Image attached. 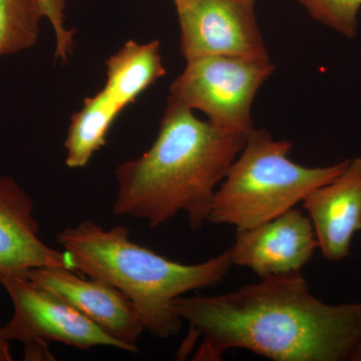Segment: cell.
Segmentation results:
<instances>
[{"label": "cell", "mask_w": 361, "mask_h": 361, "mask_svg": "<svg viewBox=\"0 0 361 361\" xmlns=\"http://www.w3.org/2000/svg\"><path fill=\"white\" fill-rule=\"evenodd\" d=\"M173 308L190 325L183 353L202 338L195 360H221L230 349L277 361L350 360L361 342V302H322L300 271L222 295L180 296Z\"/></svg>", "instance_id": "obj_1"}, {"label": "cell", "mask_w": 361, "mask_h": 361, "mask_svg": "<svg viewBox=\"0 0 361 361\" xmlns=\"http://www.w3.org/2000/svg\"><path fill=\"white\" fill-rule=\"evenodd\" d=\"M169 97L151 148L116 170V215L147 221L151 228L185 212L190 227L208 221L216 186L245 146V135L230 134L194 116Z\"/></svg>", "instance_id": "obj_2"}, {"label": "cell", "mask_w": 361, "mask_h": 361, "mask_svg": "<svg viewBox=\"0 0 361 361\" xmlns=\"http://www.w3.org/2000/svg\"><path fill=\"white\" fill-rule=\"evenodd\" d=\"M125 226L104 229L90 221L59 233L73 269L116 287L130 299L145 329L160 338L176 336L183 320L173 303L187 292L219 283L232 265L230 251L187 265L130 241Z\"/></svg>", "instance_id": "obj_3"}, {"label": "cell", "mask_w": 361, "mask_h": 361, "mask_svg": "<svg viewBox=\"0 0 361 361\" xmlns=\"http://www.w3.org/2000/svg\"><path fill=\"white\" fill-rule=\"evenodd\" d=\"M292 144L265 130L247 135L241 156L233 161L216 190L209 222L237 231L251 229L290 210L315 188L338 177L349 161L329 167L307 168L288 158Z\"/></svg>", "instance_id": "obj_4"}, {"label": "cell", "mask_w": 361, "mask_h": 361, "mask_svg": "<svg viewBox=\"0 0 361 361\" xmlns=\"http://www.w3.org/2000/svg\"><path fill=\"white\" fill-rule=\"evenodd\" d=\"M274 70L269 59L202 56L187 61L171 85L170 97L191 110L203 111L220 130L247 137L254 130V97Z\"/></svg>", "instance_id": "obj_5"}, {"label": "cell", "mask_w": 361, "mask_h": 361, "mask_svg": "<svg viewBox=\"0 0 361 361\" xmlns=\"http://www.w3.org/2000/svg\"><path fill=\"white\" fill-rule=\"evenodd\" d=\"M0 283L13 300L14 313L4 327L9 341L25 345V360H54L51 342L78 349L120 344L61 297L28 279L0 275Z\"/></svg>", "instance_id": "obj_6"}, {"label": "cell", "mask_w": 361, "mask_h": 361, "mask_svg": "<svg viewBox=\"0 0 361 361\" xmlns=\"http://www.w3.org/2000/svg\"><path fill=\"white\" fill-rule=\"evenodd\" d=\"M176 8L180 51L187 61L210 56L269 59L254 4L243 0H188Z\"/></svg>", "instance_id": "obj_7"}, {"label": "cell", "mask_w": 361, "mask_h": 361, "mask_svg": "<svg viewBox=\"0 0 361 361\" xmlns=\"http://www.w3.org/2000/svg\"><path fill=\"white\" fill-rule=\"evenodd\" d=\"M27 277L89 318L118 342L122 350H137L144 323L134 303L122 291L101 280L85 279L77 271L61 266L35 268Z\"/></svg>", "instance_id": "obj_8"}, {"label": "cell", "mask_w": 361, "mask_h": 361, "mask_svg": "<svg viewBox=\"0 0 361 361\" xmlns=\"http://www.w3.org/2000/svg\"><path fill=\"white\" fill-rule=\"evenodd\" d=\"M318 247L310 218L292 208L275 219L237 231L230 251L232 264L265 278L300 271Z\"/></svg>", "instance_id": "obj_9"}, {"label": "cell", "mask_w": 361, "mask_h": 361, "mask_svg": "<svg viewBox=\"0 0 361 361\" xmlns=\"http://www.w3.org/2000/svg\"><path fill=\"white\" fill-rule=\"evenodd\" d=\"M33 208L32 198L16 180L0 178V275L27 277L30 270L44 266L73 269L66 252L39 239Z\"/></svg>", "instance_id": "obj_10"}, {"label": "cell", "mask_w": 361, "mask_h": 361, "mask_svg": "<svg viewBox=\"0 0 361 361\" xmlns=\"http://www.w3.org/2000/svg\"><path fill=\"white\" fill-rule=\"evenodd\" d=\"M303 204L323 256L334 262L348 257L361 230V158L349 161L338 177L312 190Z\"/></svg>", "instance_id": "obj_11"}, {"label": "cell", "mask_w": 361, "mask_h": 361, "mask_svg": "<svg viewBox=\"0 0 361 361\" xmlns=\"http://www.w3.org/2000/svg\"><path fill=\"white\" fill-rule=\"evenodd\" d=\"M165 75L158 40L148 44L129 40L106 61L104 90L123 111Z\"/></svg>", "instance_id": "obj_12"}, {"label": "cell", "mask_w": 361, "mask_h": 361, "mask_svg": "<svg viewBox=\"0 0 361 361\" xmlns=\"http://www.w3.org/2000/svg\"><path fill=\"white\" fill-rule=\"evenodd\" d=\"M122 109L104 89L85 99L71 116L65 144L66 164L71 169L87 166L92 157L106 146V135Z\"/></svg>", "instance_id": "obj_13"}, {"label": "cell", "mask_w": 361, "mask_h": 361, "mask_svg": "<svg viewBox=\"0 0 361 361\" xmlns=\"http://www.w3.org/2000/svg\"><path fill=\"white\" fill-rule=\"evenodd\" d=\"M44 18L39 0H0V56L32 47Z\"/></svg>", "instance_id": "obj_14"}, {"label": "cell", "mask_w": 361, "mask_h": 361, "mask_svg": "<svg viewBox=\"0 0 361 361\" xmlns=\"http://www.w3.org/2000/svg\"><path fill=\"white\" fill-rule=\"evenodd\" d=\"M312 16L346 37L357 35L361 0H298Z\"/></svg>", "instance_id": "obj_15"}, {"label": "cell", "mask_w": 361, "mask_h": 361, "mask_svg": "<svg viewBox=\"0 0 361 361\" xmlns=\"http://www.w3.org/2000/svg\"><path fill=\"white\" fill-rule=\"evenodd\" d=\"M45 18L49 20L56 37V59L66 61L73 51V32L65 21L66 0H39Z\"/></svg>", "instance_id": "obj_16"}, {"label": "cell", "mask_w": 361, "mask_h": 361, "mask_svg": "<svg viewBox=\"0 0 361 361\" xmlns=\"http://www.w3.org/2000/svg\"><path fill=\"white\" fill-rule=\"evenodd\" d=\"M9 339L7 338L4 327H0V361H11V353H9Z\"/></svg>", "instance_id": "obj_17"}, {"label": "cell", "mask_w": 361, "mask_h": 361, "mask_svg": "<svg viewBox=\"0 0 361 361\" xmlns=\"http://www.w3.org/2000/svg\"><path fill=\"white\" fill-rule=\"evenodd\" d=\"M173 1H174L175 6H180V4H185L188 0H173Z\"/></svg>", "instance_id": "obj_18"}, {"label": "cell", "mask_w": 361, "mask_h": 361, "mask_svg": "<svg viewBox=\"0 0 361 361\" xmlns=\"http://www.w3.org/2000/svg\"><path fill=\"white\" fill-rule=\"evenodd\" d=\"M243 1L248 2V4H254V2H255L256 0H243Z\"/></svg>", "instance_id": "obj_19"}]
</instances>
